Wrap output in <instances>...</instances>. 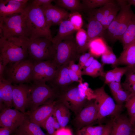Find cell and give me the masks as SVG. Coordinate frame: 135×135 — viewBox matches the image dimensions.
Here are the masks:
<instances>
[{
	"label": "cell",
	"mask_w": 135,
	"mask_h": 135,
	"mask_svg": "<svg viewBox=\"0 0 135 135\" xmlns=\"http://www.w3.org/2000/svg\"><path fill=\"white\" fill-rule=\"evenodd\" d=\"M118 104L122 105L123 103L126 102L131 96V93L123 88L120 90L112 94Z\"/></svg>",
	"instance_id": "obj_35"
},
{
	"label": "cell",
	"mask_w": 135,
	"mask_h": 135,
	"mask_svg": "<svg viewBox=\"0 0 135 135\" xmlns=\"http://www.w3.org/2000/svg\"><path fill=\"white\" fill-rule=\"evenodd\" d=\"M56 102V100L41 105L33 110L26 112L28 118L32 122L43 128L47 119L53 114Z\"/></svg>",
	"instance_id": "obj_15"
},
{
	"label": "cell",
	"mask_w": 135,
	"mask_h": 135,
	"mask_svg": "<svg viewBox=\"0 0 135 135\" xmlns=\"http://www.w3.org/2000/svg\"><path fill=\"white\" fill-rule=\"evenodd\" d=\"M87 84L79 83L77 86L72 84L66 89L60 92L57 100L61 102L76 116L86 104L85 92Z\"/></svg>",
	"instance_id": "obj_4"
},
{
	"label": "cell",
	"mask_w": 135,
	"mask_h": 135,
	"mask_svg": "<svg viewBox=\"0 0 135 135\" xmlns=\"http://www.w3.org/2000/svg\"><path fill=\"white\" fill-rule=\"evenodd\" d=\"M0 29L2 30L3 37L6 38L12 37L27 38L24 12L0 17Z\"/></svg>",
	"instance_id": "obj_7"
},
{
	"label": "cell",
	"mask_w": 135,
	"mask_h": 135,
	"mask_svg": "<svg viewBox=\"0 0 135 135\" xmlns=\"http://www.w3.org/2000/svg\"><path fill=\"white\" fill-rule=\"evenodd\" d=\"M68 19L72 24L76 31L81 28L83 22L80 13L77 12H70L69 13Z\"/></svg>",
	"instance_id": "obj_33"
},
{
	"label": "cell",
	"mask_w": 135,
	"mask_h": 135,
	"mask_svg": "<svg viewBox=\"0 0 135 135\" xmlns=\"http://www.w3.org/2000/svg\"><path fill=\"white\" fill-rule=\"evenodd\" d=\"M112 125V121L105 125L103 132L102 135H110Z\"/></svg>",
	"instance_id": "obj_46"
},
{
	"label": "cell",
	"mask_w": 135,
	"mask_h": 135,
	"mask_svg": "<svg viewBox=\"0 0 135 135\" xmlns=\"http://www.w3.org/2000/svg\"><path fill=\"white\" fill-rule=\"evenodd\" d=\"M130 120L132 124L134 126L135 124V113L130 118Z\"/></svg>",
	"instance_id": "obj_51"
},
{
	"label": "cell",
	"mask_w": 135,
	"mask_h": 135,
	"mask_svg": "<svg viewBox=\"0 0 135 135\" xmlns=\"http://www.w3.org/2000/svg\"><path fill=\"white\" fill-rule=\"evenodd\" d=\"M54 127L55 129L56 130L59 129L61 127L56 119L54 116Z\"/></svg>",
	"instance_id": "obj_50"
},
{
	"label": "cell",
	"mask_w": 135,
	"mask_h": 135,
	"mask_svg": "<svg viewBox=\"0 0 135 135\" xmlns=\"http://www.w3.org/2000/svg\"><path fill=\"white\" fill-rule=\"evenodd\" d=\"M127 1L128 4L131 6L133 5L135 6V0H128Z\"/></svg>",
	"instance_id": "obj_52"
},
{
	"label": "cell",
	"mask_w": 135,
	"mask_h": 135,
	"mask_svg": "<svg viewBox=\"0 0 135 135\" xmlns=\"http://www.w3.org/2000/svg\"><path fill=\"white\" fill-rule=\"evenodd\" d=\"M93 55V54L89 52H84L80 56L78 60V64L82 70L83 68L84 64L88 59Z\"/></svg>",
	"instance_id": "obj_40"
},
{
	"label": "cell",
	"mask_w": 135,
	"mask_h": 135,
	"mask_svg": "<svg viewBox=\"0 0 135 135\" xmlns=\"http://www.w3.org/2000/svg\"><path fill=\"white\" fill-rule=\"evenodd\" d=\"M34 61L28 58L8 64L3 77L10 80L13 85L31 82Z\"/></svg>",
	"instance_id": "obj_5"
},
{
	"label": "cell",
	"mask_w": 135,
	"mask_h": 135,
	"mask_svg": "<svg viewBox=\"0 0 135 135\" xmlns=\"http://www.w3.org/2000/svg\"><path fill=\"white\" fill-rule=\"evenodd\" d=\"M27 50L29 58L34 61H52L56 52L52 41L43 38H28Z\"/></svg>",
	"instance_id": "obj_9"
},
{
	"label": "cell",
	"mask_w": 135,
	"mask_h": 135,
	"mask_svg": "<svg viewBox=\"0 0 135 135\" xmlns=\"http://www.w3.org/2000/svg\"><path fill=\"white\" fill-rule=\"evenodd\" d=\"M28 38H0V60L5 68L11 63L17 62L29 58L27 50Z\"/></svg>",
	"instance_id": "obj_1"
},
{
	"label": "cell",
	"mask_w": 135,
	"mask_h": 135,
	"mask_svg": "<svg viewBox=\"0 0 135 135\" xmlns=\"http://www.w3.org/2000/svg\"><path fill=\"white\" fill-rule=\"evenodd\" d=\"M108 84L112 94L118 90L123 88L120 82H113L110 83Z\"/></svg>",
	"instance_id": "obj_42"
},
{
	"label": "cell",
	"mask_w": 135,
	"mask_h": 135,
	"mask_svg": "<svg viewBox=\"0 0 135 135\" xmlns=\"http://www.w3.org/2000/svg\"><path fill=\"white\" fill-rule=\"evenodd\" d=\"M69 63L64 64L58 68L52 78L48 83L58 90L60 93L66 89L73 83L68 74Z\"/></svg>",
	"instance_id": "obj_17"
},
{
	"label": "cell",
	"mask_w": 135,
	"mask_h": 135,
	"mask_svg": "<svg viewBox=\"0 0 135 135\" xmlns=\"http://www.w3.org/2000/svg\"><path fill=\"white\" fill-rule=\"evenodd\" d=\"M112 0H82V4L83 11L88 12L98 7H101Z\"/></svg>",
	"instance_id": "obj_32"
},
{
	"label": "cell",
	"mask_w": 135,
	"mask_h": 135,
	"mask_svg": "<svg viewBox=\"0 0 135 135\" xmlns=\"http://www.w3.org/2000/svg\"><path fill=\"white\" fill-rule=\"evenodd\" d=\"M56 100L53 115L61 127H66L70 119V114L69 109L62 102Z\"/></svg>",
	"instance_id": "obj_25"
},
{
	"label": "cell",
	"mask_w": 135,
	"mask_h": 135,
	"mask_svg": "<svg viewBox=\"0 0 135 135\" xmlns=\"http://www.w3.org/2000/svg\"><path fill=\"white\" fill-rule=\"evenodd\" d=\"M53 114L47 119L43 127L46 130L49 135H54L56 131L54 127V118Z\"/></svg>",
	"instance_id": "obj_38"
},
{
	"label": "cell",
	"mask_w": 135,
	"mask_h": 135,
	"mask_svg": "<svg viewBox=\"0 0 135 135\" xmlns=\"http://www.w3.org/2000/svg\"><path fill=\"white\" fill-rule=\"evenodd\" d=\"M27 4L19 2L15 0H0V18L23 12Z\"/></svg>",
	"instance_id": "obj_20"
},
{
	"label": "cell",
	"mask_w": 135,
	"mask_h": 135,
	"mask_svg": "<svg viewBox=\"0 0 135 135\" xmlns=\"http://www.w3.org/2000/svg\"><path fill=\"white\" fill-rule=\"evenodd\" d=\"M54 135H72L71 130L69 128L64 127H62L56 130Z\"/></svg>",
	"instance_id": "obj_45"
},
{
	"label": "cell",
	"mask_w": 135,
	"mask_h": 135,
	"mask_svg": "<svg viewBox=\"0 0 135 135\" xmlns=\"http://www.w3.org/2000/svg\"><path fill=\"white\" fill-rule=\"evenodd\" d=\"M28 38H44L52 41V37L42 8L31 3L24 11Z\"/></svg>",
	"instance_id": "obj_2"
},
{
	"label": "cell",
	"mask_w": 135,
	"mask_h": 135,
	"mask_svg": "<svg viewBox=\"0 0 135 135\" xmlns=\"http://www.w3.org/2000/svg\"><path fill=\"white\" fill-rule=\"evenodd\" d=\"M130 135H135V126L134 127Z\"/></svg>",
	"instance_id": "obj_54"
},
{
	"label": "cell",
	"mask_w": 135,
	"mask_h": 135,
	"mask_svg": "<svg viewBox=\"0 0 135 135\" xmlns=\"http://www.w3.org/2000/svg\"><path fill=\"white\" fill-rule=\"evenodd\" d=\"M40 127L31 121L27 116L22 124L13 133L17 135H49L44 133Z\"/></svg>",
	"instance_id": "obj_23"
},
{
	"label": "cell",
	"mask_w": 135,
	"mask_h": 135,
	"mask_svg": "<svg viewBox=\"0 0 135 135\" xmlns=\"http://www.w3.org/2000/svg\"><path fill=\"white\" fill-rule=\"evenodd\" d=\"M94 59L93 55L90 57L84 64L83 68L89 66L91 64Z\"/></svg>",
	"instance_id": "obj_48"
},
{
	"label": "cell",
	"mask_w": 135,
	"mask_h": 135,
	"mask_svg": "<svg viewBox=\"0 0 135 135\" xmlns=\"http://www.w3.org/2000/svg\"><path fill=\"white\" fill-rule=\"evenodd\" d=\"M13 132L8 128L1 127L0 128V135H11Z\"/></svg>",
	"instance_id": "obj_47"
},
{
	"label": "cell",
	"mask_w": 135,
	"mask_h": 135,
	"mask_svg": "<svg viewBox=\"0 0 135 135\" xmlns=\"http://www.w3.org/2000/svg\"><path fill=\"white\" fill-rule=\"evenodd\" d=\"M68 72L69 77L73 82H75L79 83H82V81L80 80L76 74L68 67Z\"/></svg>",
	"instance_id": "obj_44"
},
{
	"label": "cell",
	"mask_w": 135,
	"mask_h": 135,
	"mask_svg": "<svg viewBox=\"0 0 135 135\" xmlns=\"http://www.w3.org/2000/svg\"><path fill=\"white\" fill-rule=\"evenodd\" d=\"M134 126L126 116L119 114L112 121L110 135H130Z\"/></svg>",
	"instance_id": "obj_18"
},
{
	"label": "cell",
	"mask_w": 135,
	"mask_h": 135,
	"mask_svg": "<svg viewBox=\"0 0 135 135\" xmlns=\"http://www.w3.org/2000/svg\"><path fill=\"white\" fill-rule=\"evenodd\" d=\"M88 24L86 31L90 43L93 40L102 37L106 30L101 23L92 15L88 14Z\"/></svg>",
	"instance_id": "obj_22"
},
{
	"label": "cell",
	"mask_w": 135,
	"mask_h": 135,
	"mask_svg": "<svg viewBox=\"0 0 135 135\" xmlns=\"http://www.w3.org/2000/svg\"><path fill=\"white\" fill-rule=\"evenodd\" d=\"M11 135H16V134H11Z\"/></svg>",
	"instance_id": "obj_55"
},
{
	"label": "cell",
	"mask_w": 135,
	"mask_h": 135,
	"mask_svg": "<svg viewBox=\"0 0 135 135\" xmlns=\"http://www.w3.org/2000/svg\"><path fill=\"white\" fill-rule=\"evenodd\" d=\"M117 58L108 46L105 52L101 55V60L103 64H111L112 66L115 64Z\"/></svg>",
	"instance_id": "obj_34"
},
{
	"label": "cell",
	"mask_w": 135,
	"mask_h": 135,
	"mask_svg": "<svg viewBox=\"0 0 135 135\" xmlns=\"http://www.w3.org/2000/svg\"><path fill=\"white\" fill-rule=\"evenodd\" d=\"M75 38L81 55L89 49L90 42L86 31L82 28L78 30Z\"/></svg>",
	"instance_id": "obj_30"
},
{
	"label": "cell",
	"mask_w": 135,
	"mask_h": 135,
	"mask_svg": "<svg viewBox=\"0 0 135 135\" xmlns=\"http://www.w3.org/2000/svg\"><path fill=\"white\" fill-rule=\"evenodd\" d=\"M123 47L132 43L135 40V14L132 18L128 26L120 40Z\"/></svg>",
	"instance_id": "obj_27"
},
{
	"label": "cell",
	"mask_w": 135,
	"mask_h": 135,
	"mask_svg": "<svg viewBox=\"0 0 135 135\" xmlns=\"http://www.w3.org/2000/svg\"><path fill=\"white\" fill-rule=\"evenodd\" d=\"M76 31L74 26L68 19L64 20L59 24L57 33L52 38V42L54 46H56L72 35Z\"/></svg>",
	"instance_id": "obj_24"
},
{
	"label": "cell",
	"mask_w": 135,
	"mask_h": 135,
	"mask_svg": "<svg viewBox=\"0 0 135 135\" xmlns=\"http://www.w3.org/2000/svg\"><path fill=\"white\" fill-rule=\"evenodd\" d=\"M30 84V95L26 109L28 110V111L33 110L42 104L53 102L58 98L59 91L49 84L36 81Z\"/></svg>",
	"instance_id": "obj_3"
},
{
	"label": "cell",
	"mask_w": 135,
	"mask_h": 135,
	"mask_svg": "<svg viewBox=\"0 0 135 135\" xmlns=\"http://www.w3.org/2000/svg\"><path fill=\"white\" fill-rule=\"evenodd\" d=\"M98 114V108L95 100L86 104L76 116L74 120L78 130L89 126L97 120Z\"/></svg>",
	"instance_id": "obj_14"
},
{
	"label": "cell",
	"mask_w": 135,
	"mask_h": 135,
	"mask_svg": "<svg viewBox=\"0 0 135 135\" xmlns=\"http://www.w3.org/2000/svg\"><path fill=\"white\" fill-rule=\"evenodd\" d=\"M55 6L59 7L66 9L71 12H77L80 13L83 11L82 6L79 0H54Z\"/></svg>",
	"instance_id": "obj_29"
},
{
	"label": "cell",
	"mask_w": 135,
	"mask_h": 135,
	"mask_svg": "<svg viewBox=\"0 0 135 135\" xmlns=\"http://www.w3.org/2000/svg\"><path fill=\"white\" fill-rule=\"evenodd\" d=\"M5 68L3 65L2 62L0 60V78L3 76Z\"/></svg>",
	"instance_id": "obj_49"
},
{
	"label": "cell",
	"mask_w": 135,
	"mask_h": 135,
	"mask_svg": "<svg viewBox=\"0 0 135 135\" xmlns=\"http://www.w3.org/2000/svg\"><path fill=\"white\" fill-rule=\"evenodd\" d=\"M27 115L16 109L5 107L0 110V126L8 128L13 133L23 122Z\"/></svg>",
	"instance_id": "obj_11"
},
{
	"label": "cell",
	"mask_w": 135,
	"mask_h": 135,
	"mask_svg": "<svg viewBox=\"0 0 135 135\" xmlns=\"http://www.w3.org/2000/svg\"><path fill=\"white\" fill-rule=\"evenodd\" d=\"M54 46L56 52L52 62L57 69L71 61L78 60L80 55L75 37L73 35Z\"/></svg>",
	"instance_id": "obj_8"
},
{
	"label": "cell",
	"mask_w": 135,
	"mask_h": 135,
	"mask_svg": "<svg viewBox=\"0 0 135 135\" xmlns=\"http://www.w3.org/2000/svg\"><path fill=\"white\" fill-rule=\"evenodd\" d=\"M105 128V125L96 126H88L80 129L86 135H102Z\"/></svg>",
	"instance_id": "obj_36"
},
{
	"label": "cell",
	"mask_w": 135,
	"mask_h": 135,
	"mask_svg": "<svg viewBox=\"0 0 135 135\" xmlns=\"http://www.w3.org/2000/svg\"><path fill=\"white\" fill-rule=\"evenodd\" d=\"M75 62L73 61L70 62L69 63L68 67L75 72L80 80L82 81V69L78 64H75Z\"/></svg>",
	"instance_id": "obj_41"
},
{
	"label": "cell",
	"mask_w": 135,
	"mask_h": 135,
	"mask_svg": "<svg viewBox=\"0 0 135 135\" xmlns=\"http://www.w3.org/2000/svg\"><path fill=\"white\" fill-rule=\"evenodd\" d=\"M120 65L135 67V40L123 47V51L117 58L115 64L112 66L114 68Z\"/></svg>",
	"instance_id": "obj_21"
},
{
	"label": "cell",
	"mask_w": 135,
	"mask_h": 135,
	"mask_svg": "<svg viewBox=\"0 0 135 135\" xmlns=\"http://www.w3.org/2000/svg\"><path fill=\"white\" fill-rule=\"evenodd\" d=\"M56 69L51 60L34 61L31 82L36 81L48 83L54 76Z\"/></svg>",
	"instance_id": "obj_12"
},
{
	"label": "cell",
	"mask_w": 135,
	"mask_h": 135,
	"mask_svg": "<svg viewBox=\"0 0 135 135\" xmlns=\"http://www.w3.org/2000/svg\"><path fill=\"white\" fill-rule=\"evenodd\" d=\"M116 1L120 6V10L106 30L108 35L114 41L120 40L134 14L127 0Z\"/></svg>",
	"instance_id": "obj_6"
},
{
	"label": "cell",
	"mask_w": 135,
	"mask_h": 135,
	"mask_svg": "<svg viewBox=\"0 0 135 135\" xmlns=\"http://www.w3.org/2000/svg\"><path fill=\"white\" fill-rule=\"evenodd\" d=\"M108 46L102 37L98 38L90 42L89 48L90 52L94 56H100L105 52Z\"/></svg>",
	"instance_id": "obj_31"
},
{
	"label": "cell",
	"mask_w": 135,
	"mask_h": 135,
	"mask_svg": "<svg viewBox=\"0 0 135 135\" xmlns=\"http://www.w3.org/2000/svg\"><path fill=\"white\" fill-rule=\"evenodd\" d=\"M16 1L21 2L25 3H28V2L29 1V0H15Z\"/></svg>",
	"instance_id": "obj_53"
},
{
	"label": "cell",
	"mask_w": 135,
	"mask_h": 135,
	"mask_svg": "<svg viewBox=\"0 0 135 135\" xmlns=\"http://www.w3.org/2000/svg\"><path fill=\"white\" fill-rule=\"evenodd\" d=\"M131 67L126 66L123 67H116L105 73V78L108 83L116 82L120 83L121 78L124 74Z\"/></svg>",
	"instance_id": "obj_28"
},
{
	"label": "cell",
	"mask_w": 135,
	"mask_h": 135,
	"mask_svg": "<svg viewBox=\"0 0 135 135\" xmlns=\"http://www.w3.org/2000/svg\"><path fill=\"white\" fill-rule=\"evenodd\" d=\"M125 106L130 118L135 113V94H131L130 97L126 102Z\"/></svg>",
	"instance_id": "obj_39"
},
{
	"label": "cell",
	"mask_w": 135,
	"mask_h": 135,
	"mask_svg": "<svg viewBox=\"0 0 135 135\" xmlns=\"http://www.w3.org/2000/svg\"><path fill=\"white\" fill-rule=\"evenodd\" d=\"M12 82L3 77L0 78V107H13Z\"/></svg>",
	"instance_id": "obj_19"
},
{
	"label": "cell",
	"mask_w": 135,
	"mask_h": 135,
	"mask_svg": "<svg viewBox=\"0 0 135 135\" xmlns=\"http://www.w3.org/2000/svg\"><path fill=\"white\" fill-rule=\"evenodd\" d=\"M40 7L50 27L52 26L59 25L62 21L68 19L69 13L65 9L52 4Z\"/></svg>",
	"instance_id": "obj_16"
},
{
	"label": "cell",
	"mask_w": 135,
	"mask_h": 135,
	"mask_svg": "<svg viewBox=\"0 0 135 135\" xmlns=\"http://www.w3.org/2000/svg\"><path fill=\"white\" fill-rule=\"evenodd\" d=\"M30 95V84L25 83L13 85V107L20 112L26 113Z\"/></svg>",
	"instance_id": "obj_13"
},
{
	"label": "cell",
	"mask_w": 135,
	"mask_h": 135,
	"mask_svg": "<svg viewBox=\"0 0 135 135\" xmlns=\"http://www.w3.org/2000/svg\"><path fill=\"white\" fill-rule=\"evenodd\" d=\"M103 69V65L94 59L89 66L82 69V74L93 78L99 76L104 77L105 73Z\"/></svg>",
	"instance_id": "obj_26"
},
{
	"label": "cell",
	"mask_w": 135,
	"mask_h": 135,
	"mask_svg": "<svg viewBox=\"0 0 135 135\" xmlns=\"http://www.w3.org/2000/svg\"><path fill=\"white\" fill-rule=\"evenodd\" d=\"M125 74V80L122 85L124 90L135 83V67L131 68Z\"/></svg>",
	"instance_id": "obj_37"
},
{
	"label": "cell",
	"mask_w": 135,
	"mask_h": 135,
	"mask_svg": "<svg viewBox=\"0 0 135 135\" xmlns=\"http://www.w3.org/2000/svg\"><path fill=\"white\" fill-rule=\"evenodd\" d=\"M52 0H34L31 3L32 4L37 6L42 7L51 4Z\"/></svg>",
	"instance_id": "obj_43"
},
{
	"label": "cell",
	"mask_w": 135,
	"mask_h": 135,
	"mask_svg": "<svg viewBox=\"0 0 135 135\" xmlns=\"http://www.w3.org/2000/svg\"><path fill=\"white\" fill-rule=\"evenodd\" d=\"M98 110L97 120H100L109 116H116L122 109V105L116 104L113 99L105 91L103 86L93 92Z\"/></svg>",
	"instance_id": "obj_10"
}]
</instances>
